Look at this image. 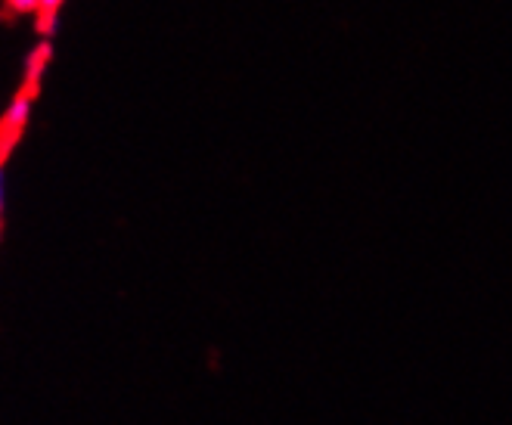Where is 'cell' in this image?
Wrapping results in <instances>:
<instances>
[{"label":"cell","instance_id":"1","mask_svg":"<svg viewBox=\"0 0 512 425\" xmlns=\"http://www.w3.org/2000/svg\"><path fill=\"white\" fill-rule=\"evenodd\" d=\"M28 118H32V97H28V94L13 97L7 112H4V131H7V137H16L28 125Z\"/></svg>","mask_w":512,"mask_h":425},{"label":"cell","instance_id":"2","mask_svg":"<svg viewBox=\"0 0 512 425\" xmlns=\"http://www.w3.org/2000/svg\"><path fill=\"white\" fill-rule=\"evenodd\" d=\"M4 4L16 16H35V13H41V0H4Z\"/></svg>","mask_w":512,"mask_h":425},{"label":"cell","instance_id":"3","mask_svg":"<svg viewBox=\"0 0 512 425\" xmlns=\"http://www.w3.org/2000/svg\"><path fill=\"white\" fill-rule=\"evenodd\" d=\"M59 7H63V0H41V16L53 19L59 13Z\"/></svg>","mask_w":512,"mask_h":425},{"label":"cell","instance_id":"4","mask_svg":"<svg viewBox=\"0 0 512 425\" xmlns=\"http://www.w3.org/2000/svg\"><path fill=\"white\" fill-rule=\"evenodd\" d=\"M4 208H7V171L0 165V218H4Z\"/></svg>","mask_w":512,"mask_h":425}]
</instances>
